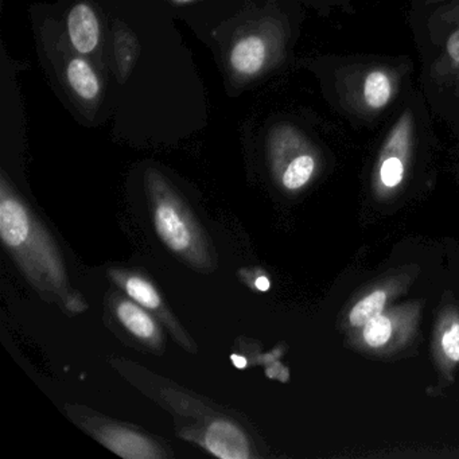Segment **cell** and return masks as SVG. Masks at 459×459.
<instances>
[{
    "label": "cell",
    "instance_id": "obj_4",
    "mask_svg": "<svg viewBox=\"0 0 459 459\" xmlns=\"http://www.w3.org/2000/svg\"><path fill=\"white\" fill-rule=\"evenodd\" d=\"M431 353L439 377L451 384L459 367V303L443 299L432 327Z\"/></svg>",
    "mask_w": 459,
    "mask_h": 459
},
{
    "label": "cell",
    "instance_id": "obj_7",
    "mask_svg": "<svg viewBox=\"0 0 459 459\" xmlns=\"http://www.w3.org/2000/svg\"><path fill=\"white\" fill-rule=\"evenodd\" d=\"M30 220L18 201L4 198L0 204V235L9 247H20L28 240Z\"/></svg>",
    "mask_w": 459,
    "mask_h": 459
},
{
    "label": "cell",
    "instance_id": "obj_13",
    "mask_svg": "<svg viewBox=\"0 0 459 459\" xmlns=\"http://www.w3.org/2000/svg\"><path fill=\"white\" fill-rule=\"evenodd\" d=\"M394 84L391 77L383 71L368 74L364 82V100L372 109H381L391 101Z\"/></svg>",
    "mask_w": 459,
    "mask_h": 459
},
{
    "label": "cell",
    "instance_id": "obj_8",
    "mask_svg": "<svg viewBox=\"0 0 459 459\" xmlns=\"http://www.w3.org/2000/svg\"><path fill=\"white\" fill-rule=\"evenodd\" d=\"M72 44L82 55L91 53L99 42V22L95 13L87 4H77L68 18Z\"/></svg>",
    "mask_w": 459,
    "mask_h": 459
},
{
    "label": "cell",
    "instance_id": "obj_1",
    "mask_svg": "<svg viewBox=\"0 0 459 459\" xmlns=\"http://www.w3.org/2000/svg\"><path fill=\"white\" fill-rule=\"evenodd\" d=\"M421 311V300L392 305L359 329L348 333L349 345L369 356L389 357L400 353L415 341Z\"/></svg>",
    "mask_w": 459,
    "mask_h": 459
},
{
    "label": "cell",
    "instance_id": "obj_12",
    "mask_svg": "<svg viewBox=\"0 0 459 459\" xmlns=\"http://www.w3.org/2000/svg\"><path fill=\"white\" fill-rule=\"evenodd\" d=\"M316 170V160L313 155H298L287 165L286 170L281 176V184L290 192H297L311 181Z\"/></svg>",
    "mask_w": 459,
    "mask_h": 459
},
{
    "label": "cell",
    "instance_id": "obj_18",
    "mask_svg": "<svg viewBox=\"0 0 459 459\" xmlns=\"http://www.w3.org/2000/svg\"><path fill=\"white\" fill-rule=\"evenodd\" d=\"M232 361L233 365H235L236 368H238V369H244V368L247 367V359H244V357L236 356V354H233Z\"/></svg>",
    "mask_w": 459,
    "mask_h": 459
},
{
    "label": "cell",
    "instance_id": "obj_10",
    "mask_svg": "<svg viewBox=\"0 0 459 459\" xmlns=\"http://www.w3.org/2000/svg\"><path fill=\"white\" fill-rule=\"evenodd\" d=\"M107 445L125 458H150L154 456L152 447L143 437L134 434V432L115 431L107 434Z\"/></svg>",
    "mask_w": 459,
    "mask_h": 459
},
{
    "label": "cell",
    "instance_id": "obj_17",
    "mask_svg": "<svg viewBox=\"0 0 459 459\" xmlns=\"http://www.w3.org/2000/svg\"><path fill=\"white\" fill-rule=\"evenodd\" d=\"M255 286H256V289L260 290V291H268V290H270L271 283L265 276H259V278L256 279V281H255Z\"/></svg>",
    "mask_w": 459,
    "mask_h": 459
},
{
    "label": "cell",
    "instance_id": "obj_3",
    "mask_svg": "<svg viewBox=\"0 0 459 459\" xmlns=\"http://www.w3.org/2000/svg\"><path fill=\"white\" fill-rule=\"evenodd\" d=\"M415 279V267L405 268L365 289L346 308L342 319L343 330L346 333L354 332L365 322L391 307L394 300L410 289Z\"/></svg>",
    "mask_w": 459,
    "mask_h": 459
},
{
    "label": "cell",
    "instance_id": "obj_11",
    "mask_svg": "<svg viewBox=\"0 0 459 459\" xmlns=\"http://www.w3.org/2000/svg\"><path fill=\"white\" fill-rule=\"evenodd\" d=\"M122 324L141 340H152L157 335V326L152 316L131 302H122L117 308Z\"/></svg>",
    "mask_w": 459,
    "mask_h": 459
},
{
    "label": "cell",
    "instance_id": "obj_9",
    "mask_svg": "<svg viewBox=\"0 0 459 459\" xmlns=\"http://www.w3.org/2000/svg\"><path fill=\"white\" fill-rule=\"evenodd\" d=\"M264 60L265 45L256 36H249L238 41L230 55L233 68L244 74H255L259 72Z\"/></svg>",
    "mask_w": 459,
    "mask_h": 459
},
{
    "label": "cell",
    "instance_id": "obj_6",
    "mask_svg": "<svg viewBox=\"0 0 459 459\" xmlns=\"http://www.w3.org/2000/svg\"><path fill=\"white\" fill-rule=\"evenodd\" d=\"M155 227L160 238L173 251L184 252L192 243V235L186 222L174 206L160 204L155 211Z\"/></svg>",
    "mask_w": 459,
    "mask_h": 459
},
{
    "label": "cell",
    "instance_id": "obj_16",
    "mask_svg": "<svg viewBox=\"0 0 459 459\" xmlns=\"http://www.w3.org/2000/svg\"><path fill=\"white\" fill-rule=\"evenodd\" d=\"M447 53L451 60L455 64H459V31L451 36L447 42Z\"/></svg>",
    "mask_w": 459,
    "mask_h": 459
},
{
    "label": "cell",
    "instance_id": "obj_5",
    "mask_svg": "<svg viewBox=\"0 0 459 459\" xmlns=\"http://www.w3.org/2000/svg\"><path fill=\"white\" fill-rule=\"evenodd\" d=\"M205 445L219 458L247 459L249 456L246 435L228 421L211 424L206 431Z\"/></svg>",
    "mask_w": 459,
    "mask_h": 459
},
{
    "label": "cell",
    "instance_id": "obj_15",
    "mask_svg": "<svg viewBox=\"0 0 459 459\" xmlns=\"http://www.w3.org/2000/svg\"><path fill=\"white\" fill-rule=\"evenodd\" d=\"M126 291L139 305L147 308H157L160 305V298L154 287L144 279L133 276L126 281Z\"/></svg>",
    "mask_w": 459,
    "mask_h": 459
},
{
    "label": "cell",
    "instance_id": "obj_2",
    "mask_svg": "<svg viewBox=\"0 0 459 459\" xmlns=\"http://www.w3.org/2000/svg\"><path fill=\"white\" fill-rule=\"evenodd\" d=\"M412 152V125L408 117H403L378 155L372 177L373 195L377 200L394 197L407 178Z\"/></svg>",
    "mask_w": 459,
    "mask_h": 459
},
{
    "label": "cell",
    "instance_id": "obj_19",
    "mask_svg": "<svg viewBox=\"0 0 459 459\" xmlns=\"http://www.w3.org/2000/svg\"><path fill=\"white\" fill-rule=\"evenodd\" d=\"M178 4H186V2H192V0H176Z\"/></svg>",
    "mask_w": 459,
    "mask_h": 459
},
{
    "label": "cell",
    "instance_id": "obj_14",
    "mask_svg": "<svg viewBox=\"0 0 459 459\" xmlns=\"http://www.w3.org/2000/svg\"><path fill=\"white\" fill-rule=\"evenodd\" d=\"M68 80L69 84L76 91L77 95L80 98L87 99V100L95 99L98 96L99 90H100L98 77L93 74L91 66L85 61L79 60V58L69 64Z\"/></svg>",
    "mask_w": 459,
    "mask_h": 459
}]
</instances>
